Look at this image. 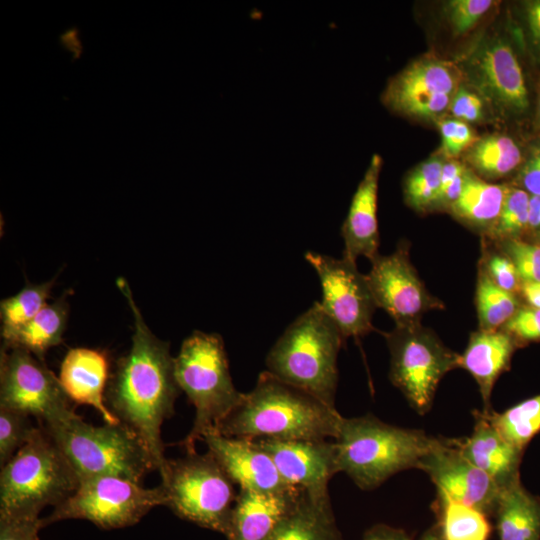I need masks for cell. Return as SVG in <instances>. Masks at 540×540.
<instances>
[{"label": "cell", "mask_w": 540, "mask_h": 540, "mask_svg": "<svg viewBox=\"0 0 540 540\" xmlns=\"http://www.w3.org/2000/svg\"><path fill=\"white\" fill-rule=\"evenodd\" d=\"M116 284L133 313L134 333L132 346L118 361L109 383V408L140 438L155 470L161 473L167 462L161 426L173 415L180 391L174 358L169 343L157 338L147 327L127 281L119 278Z\"/></svg>", "instance_id": "obj_1"}, {"label": "cell", "mask_w": 540, "mask_h": 540, "mask_svg": "<svg viewBox=\"0 0 540 540\" xmlns=\"http://www.w3.org/2000/svg\"><path fill=\"white\" fill-rule=\"evenodd\" d=\"M342 418L336 408L264 371L215 431L248 440H327L337 437Z\"/></svg>", "instance_id": "obj_2"}, {"label": "cell", "mask_w": 540, "mask_h": 540, "mask_svg": "<svg viewBox=\"0 0 540 540\" xmlns=\"http://www.w3.org/2000/svg\"><path fill=\"white\" fill-rule=\"evenodd\" d=\"M439 439L387 424L370 414L343 417L335 438L339 472L360 489L371 490L398 472L418 469Z\"/></svg>", "instance_id": "obj_3"}, {"label": "cell", "mask_w": 540, "mask_h": 540, "mask_svg": "<svg viewBox=\"0 0 540 540\" xmlns=\"http://www.w3.org/2000/svg\"><path fill=\"white\" fill-rule=\"evenodd\" d=\"M343 341L337 326L315 302L272 346L266 371L335 408L337 357Z\"/></svg>", "instance_id": "obj_4"}, {"label": "cell", "mask_w": 540, "mask_h": 540, "mask_svg": "<svg viewBox=\"0 0 540 540\" xmlns=\"http://www.w3.org/2000/svg\"><path fill=\"white\" fill-rule=\"evenodd\" d=\"M79 480L45 428L35 427L27 442L0 474V517L40 518V512L64 502Z\"/></svg>", "instance_id": "obj_5"}, {"label": "cell", "mask_w": 540, "mask_h": 540, "mask_svg": "<svg viewBox=\"0 0 540 540\" xmlns=\"http://www.w3.org/2000/svg\"><path fill=\"white\" fill-rule=\"evenodd\" d=\"M43 427L70 464L79 483L100 476L141 483L149 471L155 470L140 438L123 423L94 426L74 411Z\"/></svg>", "instance_id": "obj_6"}, {"label": "cell", "mask_w": 540, "mask_h": 540, "mask_svg": "<svg viewBox=\"0 0 540 540\" xmlns=\"http://www.w3.org/2000/svg\"><path fill=\"white\" fill-rule=\"evenodd\" d=\"M176 382L195 408L193 427L180 443L194 452L202 436L219 423L242 401L232 381L222 337L215 333L193 332L174 357Z\"/></svg>", "instance_id": "obj_7"}, {"label": "cell", "mask_w": 540, "mask_h": 540, "mask_svg": "<svg viewBox=\"0 0 540 540\" xmlns=\"http://www.w3.org/2000/svg\"><path fill=\"white\" fill-rule=\"evenodd\" d=\"M160 476L165 506L184 520L225 535L237 494L210 451L167 459Z\"/></svg>", "instance_id": "obj_8"}, {"label": "cell", "mask_w": 540, "mask_h": 540, "mask_svg": "<svg viewBox=\"0 0 540 540\" xmlns=\"http://www.w3.org/2000/svg\"><path fill=\"white\" fill-rule=\"evenodd\" d=\"M390 352L389 377L420 415L433 403L441 379L458 368L459 354L453 352L421 323L397 327L385 334Z\"/></svg>", "instance_id": "obj_9"}, {"label": "cell", "mask_w": 540, "mask_h": 540, "mask_svg": "<svg viewBox=\"0 0 540 540\" xmlns=\"http://www.w3.org/2000/svg\"><path fill=\"white\" fill-rule=\"evenodd\" d=\"M166 504L161 485L145 488L141 483L115 476H100L79 483L64 502L41 518L42 526L80 519L111 530L138 523L151 509Z\"/></svg>", "instance_id": "obj_10"}, {"label": "cell", "mask_w": 540, "mask_h": 540, "mask_svg": "<svg viewBox=\"0 0 540 540\" xmlns=\"http://www.w3.org/2000/svg\"><path fill=\"white\" fill-rule=\"evenodd\" d=\"M0 407L35 417L42 426L74 412L59 378L44 360L23 348L4 345L0 356Z\"/></svg>", "instance_id": "obj_11"}, {"label": "cell", "mask_w": 540, "mask_h": 540, "mask_svg": "<svg viewBox=\"0 0 540 540\" xmlns=\"http://www.w3.org/2000/svg\"><path fill=\"white\" fill-rule=\"evenodd\" d=\"M463 79V73L455 63L431 54L424 55L388 80L381 100L396 114L439 120L449 110Z\"/></svg>", "instance_id": "obj_12"}, {"label": "cell", "mask_w": 540, "mask_h": 540, "mask_svg": "<svg viewBox=\"0 0 540 540\" xmlns=\"http://www.w3.org/2000/svg\"><path fill=\"white\" fill-rule=\"evenodd\" d=\"M459 67L472 88L499 112L518 116L529 109L523 68L505 38H483L467 53Z\"/></svg>", "instance_id": "obj_13"}, {"label": "cell", "mask_w": 540, "mask_h": 540, "mask_svg": "<svg viewBox=\"0 0 540 540\" xmlns=\"http://www.w3.org/2000/svg\"><path fill=\"white\" fill-rule=\"evenodd\" d=\"M305 259L320 280L322 300L319 304L344 340L373 330L372 318L377 306L366 275L358 271L356 263L312 251L305 253Z\"/></svg>", "instance_id": "obj_14"}, {"label": "cell", "mask_w": 540, "mask_h": 540, "mask_svg": "<svg viewBox=\"0 0 540 540\" xmlns=\"http://www.w3.org/2000/svg\"><path fill=\"white\" fill-rule=\"evenodd\" d=\"M370 261L366 278L376 306L385 310L397 327L420 324L426 312L444 308L420 279L406 244H400L389 255L378 254Z\"/></svg>", "instance_id": "obj_15"}, {"label": "cell", "mask_w": 540, "mask_h": 540, "mask_svg": "<svg viewBox=\"0 0 540 540\" xmlns=\"http://www.w3.org/2000/svg\"><path fill=\"white\" fill-rule=\"evenodd\" d=\"M436 489L452 499L492 514L500 494L497 484L461 453L458 439H439L419 468Z\"/></svg>", "instance_id": "obj_16"}, {"label": "cell", "mask_w": 540, "mask_h": 540, "mask_svg": "<svg viewBox=\"0 0 540 540\" xmlns=\"http://www.w3.org/2000/svg\"><path fill=\"white\" fill-rule=\"evenodd\" d=\"M254 441L269 454L289 486L325 493L329 480L339 472L335 441L269 438Z\"/></svg>", "instance_id": "obj_17"}, {"label": "cell", "mask_w": 540, "mask_h": 540, "mask_svg": "<svg viewBox=\"0 0 540 540\" xmlns=\"http://www.w3.org/2000/svg\"><path fill=\"white\" fill-rule=\"evenodd\" d=\"M201 440L239 489L282 492L293 488L254 440L226 437L215 430L206 432Z\"/></svg>", "instance_id": "obj_18"}, {"label": "cell", "mask_w": 540, "mask_h": 540, "mask_svg": "<svg viewBox=\"0 0 540 540\" xmlns=\"http://www.w3.org/2000/svg\"><path fill=\"white\" fill-rule=\"evenodd\" d=\"M381 167V156L374 154L353 194L348 214L341 227L343 257L354 263L360 256L372 260L379 254L377 198Z\"/></svg>", "instance_id": "obj_19"}, {"label": "cell", "mask_w": 540, "mask_h": 540, "mask_svg": "<svg viewBox=\"0 0 540 540\" xmlns=\"http://www.w3.org/2000/svg\"><path fill=\"white\" fill-rule=\"evenodd\" d=\"M302 489L257 492L239 489L225 533L228 540H266L289 514Z\"/></svg>", "instance_id": "obj_20"}, {"label": "cell", "mask_w": 540, "mask_h": 540, "mask_svg": "<svg viewBox=\"0 0 540 540\" xmlns=\"http://www.w3.org/2000/svg\"><path fill=\"white\" fill-rule=\"evenodd\" d=\"M108 377L109 361L105 352L77 347L66 353L58 378L71 402L89 405L99 412L105 423L118 424L120 420L104 401Z\"/></svg>", "instance_id": "obj_21"}, {"label": "cell", "mask_w": 540, "mask_h": 540, "mask_svg": "<svg viewBox=\"0 0 540 540\" xmlns=\"http://www.w3.org/2000/svg\"><path fill=\"white\" fill-rule=\"evenodd\" d=\"M474 418L471 435L458 439L461 453L486 473L500 490L520 481V464L524 451L505 440L483 411L475 412Z\"/></svg>", "instance_id": "obj_22"}, {"label": "cell", "mask_w": 540, "mask_h": 540, "mask_svg": "<svg viewBox=\"0 0 540 540\" xmlns=\"http://www.w3.org/2000/svg\"><path fill=\"white\" fill-rule=\"evenodd\" d=\"M517 347V340L503 330H478L470 335L458 367L468 371L476 381L484 404L490 411L491 393L498 377L506 371Z\"/></svg>", "instance_id": "obj_23"}, {"label": "cell", "mask_w": 540, "mask_h": 540, "mask_svg": "<svg viewBox=\"0 0 540 540\" xmlns=\"http://www.w3.org/2000/svg\"><path fill=\"white\" fill-rule=\"evenodd\" d=\"M266 540H343L328 492L302 490L293 509Z\"/></svg>", "instance_id": "obj_24"}, {"label": "cell", "mask_w": 540, "mask_h": 540, "mask_svg": "<svg viewBox=\"0 0 540 540\" xmlns=\"http://www.w3.org/2000/svg\"><path fill=\"white\" fill-rule=\"evenodd\" d=\"M494 514L499 540H540V497L521 480L500 491Z\"/></svg>", "instance_id": "obj_25"}, {"label": "cell", "mask_w": 540, "mask_h": 540, "mask_svg": "<svg viewBox=\"0 0 540 540\" xmlns=\"http://www.w3.org/2000/svg\"><path fill=\"white\" fill-rule=\"evenodd\" d=\"M507 189L480 179L468 169L462 191L448 210L462 222L487 233L500 214Z\"/></svg>", "instance_id": "obj_26"}, {"label": "cell", "mask_w": 540, "mask_h": 540, "mask_svg": "<svg viewBox=\"0 0 540 540\" xmlns=\"http://www.w3.org/2000/svg\"><path fill=\"white\" fill-rule=\"evenodd\" d=\"M68 318L65 295L47 304L31 320L2 336L3 345L23 348L41 360L53 346L62 342Z\"/></svg>", "instance_id": "obj_27"}, {"label": "cell", "mask_w": 540, "mask_h": 540, "mask_svg": "<svg viewBox=\"0 0 540 540\" xmlns=\"http://www.w3.org/2000/svg\"><path fill=\"white\" fill-rule=\"evenodd\" d=\"M435 510L443 540H488L491 524L481 510L458 502L437 490Z\"/></svg>", "instance_id": "obj_28"}, {"label": "cell", "mask_w": 540, "mask_h": 540, "mask_svg": "<svg viewBox=\"0 0 540 540\" xmlns=\"http://www.w3.org/2000/svg\"><path fill=\"white\" fill-rule=\"evenodd\" d=\"M465 159L484 178L496 179L517 168L522 161V153L511 137L490 134L477 139L467 149Z\"/></svg>", "instance_id": "obj_29"}, {"label": "cell", "mask_w": 540, "mask_h": 540, "mask_svg": "<svg viewBox=\"0 0 540 540\" xmlns=\"http://www.w3.org/2000/svg\"><path fill=\"white\" fill-rule=\"evenodd\" d=\"M484 414L505 440L524 451L540 432V394L501 413L490 410Z\"/></svg>", "instance_id": "obj_30"}, {"label": "cell", "mask_w": 540, "mask_h": 540, "mask_svg": "<svg viewBox=\"0 0 540 540\" xmlns=\"http://www.w3.org/2000/svg\"><path fill=\"white\" fill-rule=\"evenodd\" d=\"M479 329L500 330L519 309L515 294L498 287L481 268L476 286Z\"/></svg>", "instance_id": "obj_31"}, {"label": "cell", "mask_w": 540, "mask_h": 540, "mask_svg": "<svg viewBox=\"0 0 540 540\" xmlns=\"http://www.w3.org/2000/svg\"><path fill=\"white\" fill-rule=\"evenodd\" d=\"M444 162V157L433 155L406 175L403 182V194L408 206L417 211L432 209L440 187Z\"/></svg>", "instance_id": "obj_32"}, {"label": "cell", "mask_w": 540, "mask_h": 540, "mask_svg": "<svg viewBox=\"0 0 540 540\" xmlns=\"http://www.w3.org/2000/svg\"><path fill=\"white\" fill-rule=\"evenodd\" d=\"M54 280L41 284H26L14 296L3 299L0 304L1 336L20 327L36 316L47 304Z\"/></svg>", "instance_id": "obj_33"}, {"label": "cell", "mask_w": 540, "mask_h": 540, "mask_svg": "<svg viewBox=\"0 0 540 540\" xmlns=\"http://www.w3.org/2000/svg\"><path fill=\"white\" fill-rule=\"evenodd\" d=\"M530 195L523 189L508 187L500 214L487 232L490 238L517 239L528 229Z\"/></svg>", "instance_id": "obj_34"}, {"label": "cell", "mask_w": 540, "mask_h": 540, "mask_svg": "<svg viewBox=\"0 0 540 540\" xmlns=\"http://www.w3.org/2000/svg\"><path fill=\"white\" fill-rule=\"evenodd\" d=\"M27 414L0 407V464L4 466L27 442L34 426Z\"/></svg>", "instance_id": "obj_35"}, {"label": "cell", "mask_w": 540, "mask_h": 540, "mask_svg": "<svg viewBox=\"0 0 540 540\" xmlns=\"http://www.w3.org/2000/svg\"><path fill=\"white\" fill-rule=\"evenodd\" d=\"M494 5L490 0H450L444 3L443 13L456 36L471 31Z\"/></svg>", "instance_id": "obj_36"}, {"label": "cell", "mask_w": 540, "mask_h": 540, "mask_svg": "<svg viewBox=\"0 0 540 540\" xmlns=\"http://www.w3.org/2000/svg\"><path fill=\"white\" fill-rule=\"evenodd\" d=\"M502 253L515 265L522 282H540V244L517 239L500 241Z\"/></svg>", "instance_id": "obj_37"}, {"label": "cell", "mask_w": 540, "mask_h": 540, "mask_svg": "<svg viewBox=\"0 0 540 540\" xmlns=\"http://www.w3.org/2000/svg\"><path fill=\"white\" fill-rule=\"evenodd\" d=\"M437 123L441 135L440 152L448 159H455L477 140L474 130L462 120L441 118Z\"/></svg>", "instance_id": "obj_38"}, {"label": "cell", "mask_w": 540, "mask_h": 540, "mask_svg": "<svg viewBox=\"0 0 540 540\" xmlns=\"http://www.w3.org/2000/svg\"><path fill=\"white\" fill-rule=\"evenodd\" d=\"M501 330L517 341H540V309L519 308Z\"/></svg>", "instance_id": "obj_39"}, {"label": "cell", "mask_w": 540, "mask_h": 540, "mask_svg": "<svg viewBox=\"0 0 540 540\" xmlns=\"http://www.w3.org/2000/svg\"><path fill=\"white\" fill-rule=\"evenodd\" d=\"M484 98L473 88L461 85L449 106L453 118L466 123L479 122L484 118Z\"/></svg>", "instance_id": "obj_40"}, {"label": "cell", "mask_w": 540, "mask_h": 540, "mask_svg": "<svg viewBox=\"0 0 540 540\" xmlns=\"http://www.w3.org/2000/svg\"><path fill=\"white\" fill-rule=\"evenodd\" d=\"M490 279L501 289L515 294L520 288V278L513 262L505 255L491 253L484 269Z\"/></svg>", "instance_id": "obj_41"}, {"label": "cell", "mask_w": 540, "mask_h": 540, "mask_svg": "<svg viewBox=\"0 0 540 540\" xmlns=\"http://www.w3.org/2000/svg\"><path fill=\"white\" fill-rule=\"evenodd\" d=\"M41 518L0 517V540H39Z\"/></svg>", "instance_id": "obj_42"}, {"label": "cell", "mask_w": 540, "mask_h": 540, "mask_svg": "<svg viewBox=\"0 0 540 540\" xmlns=\"http://www.w3.org/2000/svg\"><path fill=\"white\" fill-rule=\"evenodd\" d=\"M519 181L529 195L540 196V144L534 147L523 163Z\"/></svg>", "instance_id": "obj_43"}, {"label": "cell", "mask_w": 540, "mask_h": 540, "mask_svg": "<svg viewBox=\"0 0 540 540\" xmlns=\"http://www.w3.org/2000/svg\"><path fill=\"white\" fill-rule=\"evenodd\" d=\"M59 46L72 54L71 62L80 59L84 53L83 41L80 37V29L77 26L66 28L58 36Z\"/></svg>", "instance_id": "obj_44"}, {"label": "cell", "mask_w": 540, "mask_h": 540, "mask_svg": "<svg viewBox=\"0 0 540 540\" xmlns=\"http://www.w3.org/2000/svg\"><path fill=\"white\" fill-rule=\"evenodd\" d=\"M362 540H412L406 532L401 529L384 524L370 528Z\"/></svg>", "instance_id": "obj_45"}, {"label": "cell", "mask_w": 540, "mask_h": 540, "mask_svg": "<svg viewBox=\"0 0 540 540\" xmlns=\"http://www.w3.org/2000/svg\"><path fill=\"white\" fill-rule=\"evenodd\" d=\"M525 15L529 31L540 45V0L528 2L525 6Z\"/></svg>", "instance_id": "obj_46"}, {"label": "cell", "mask_w": 540, "mask_h": 540, "mask_svg": "<svg viewBox=\"0 0 540 540\" xmlns=\"http://www.w3.org/2000/svg\"><path fill=\"white\" fill-rule=\"evenodd\" d=\"M520 289L528 304L540 309V282H522Z\"/></svg>", "instance_id": "obj_47"}, {"label": "cell", "mask_w": 540, "mask_h": 540, "mask_svg": "<svg viewBox=\"0 0 540 540\" xmlns=\"http://www.w3.org/2000/svg\"><path fill=\"white\" fill-rule=\"evenodd\" d=\"M528 229L540 233V196L530 195Z\"/></svg>", "instance_id": "obj_48"}, {"label": "cell", "mask_w": 540, "mask_h": 540, "mask_svg": "<svg viewBox=\"0 0 540 540\" xmlns=\"http://www.w3.org/2000/svg\"><path fill=\"white\" fill-rule=\"evenodd\" d=\"M420 540H443L438 529H430Z\"/></svg>", "instance_id": "obj_49"}, {"label": "cell", "mask_w": 540, "mask_h": 540, "mask_svg": "<svg viewBox=\"0 0 540 540\" xmlns=\"http://www.w3.org/2000/svg\"><path fill=\"white\" fill-rule=\"evenodd\" d=\"M538 117L540 119V95H539V100H538Z\"/></svg>", "instance_id": "obj_50"}, {"label": "cell", "mask_w": 540, "mask_h": 540, "mask_svg": "<svg viewBox=\"0 0 540 540\" xmlns=\"http://www.w3.org/2000/svg\"><path fill=\"white\" fill-rule=\"evenodd\" d=\"M537 235H538V239H539V241H540V233H539V234H537Z\"/></svg>", "instance_id": "obj_51"}]
</instances>
